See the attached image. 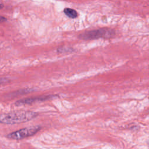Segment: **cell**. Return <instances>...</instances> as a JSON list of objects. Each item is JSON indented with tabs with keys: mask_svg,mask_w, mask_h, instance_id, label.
<instances>
[{
	"mask_svg": "<svg viewBox=\"0 0 149 149\" xmlns=\"http://www.w3.org/2000/svg\"><path fill=\"white\" fill-rule=\"evenodd\" d=\"M38 113L33 111H15L0 115V123L3 124H18L30 120L38 116Z\"/></svg>",
	"mask_w": 149,
	"mask_h": 149,
	"instance_id": "obj_1",
	"label": "cell"
},
{
	"mask_svg": "<svg viewBox=\"0 0 149 149\" xmlns=\"http://www.w3.org/2000/svg\"><path fill=\"white\" fill-rule=\"evenodd\" d=\"M115 31L109 27H103L98 29L84 31L79 36L80 38L84 40H93L99 38L110 39L115 37Z\"/></svg>",
	"mask_w": 149,
	"mask_h": 149,
	"instance_id": "obj_2",
	"label": "cell"
},
{
	"mask_svg": "<svg viewBox=\"0 0 149 149\" xmlns=\"http://www.w3.org/2000/svg\"><path fill=\"white\" fill-rule=\"evenodd\" d=\"M41 129L40 126H34L23 128L8 134L6 137L8 139L13 140H22L36 134Z\"/></svg>",
	"mask_w": 149,
	"mask_h": 149,
	"instance_id": "obj_3",
	"label": "cell"
},
{
	"mask_svg": "<svg viewBox=\"0 0 149 149\" xmlns=\"http://www.w3.org/2000/svg\"><path fill=\"white\" fill-rule=\"evenodd\" d=\"M55 97V95H42L39 97H31V98H27L22 99L20 100L17 101L15 102V105L17 106L24 105H30L36 102H42L44 101H47L50 99H52Z\"/></svg>",
	"mask_w": 149,
	"mask_h": 149,
	"instance_id": "obj_4",
	"label": "cell"
},
{
	"mask_svg": "<svg viewBox=\"0 0 149 149\" xmlns=\"http://www.w3.org/2000/svg\"><path fill=\"white\" fill-rule=\"evenodd\" d=\"M63 12H64L65 14L70 18L74 19V18H76L78 16V13L76 12V10H75L74 9H72V8H66L64 9Z\"/></svg>",
	"mask_w": 149,
	"mask_h": 149,
	"instance_id": "obj_5",
	"label": "cell"
},
{
	"mask_svg": "<svg viewBox=\"0 0 149 149\" xmlns=\"http://www.w3.org/2000/svg\"><path fill=\"white\" fill-rule=\"evenodd\" d=\"M9 81V79L6 77H0V86L3 85Z\"/></svg>",
	"mask_w": 149,
	"mask_h": 149,
	"instance_id": "obj_6",
	"label": "cell"
},
{
	"mask_svg": "<svg viewBox=\"0 0 149 149\" xmlns=\"http://www.w3.org/2000/svg\"><path fill=\"white\" fill-rule=\"evenodd\" d=\"M6 21V19L3 16H0V23H2Z\"/></svg>",
	"mask_w": 149,
	"mask_h": 149,
	"instance_id": "obj_7",
	"label": "cell"
},
{
	"mask_svg": "<svg viewBox=\"0 0 149 149\" xmlns=\"http://www.w3.org/2000/svg\"><path fill=\"white\" fill-rule=\"evenodd\" d=\"M3 4H2V3H0V9H1L2 8H3Z\"/></svg>",
	"mask_w": 149,
	"mask_h": 149,
	"instance_id": "obj_8",
	"label": "cell"
},
{
	"mask_svg": "<svg viewBox=\"0 0 149 149\" xmlns=\"http://www.w3.org/2000/svg\"><path fill=\"white\" fill-rule=\"evenodd\" d=\"M148 68H149V66H148Z\"/></svg>",
	"mask_w": 149,
	"mask_h": 149,
	"instance_id": "obj_9",
	"label": "cell"
}]
</instances>
